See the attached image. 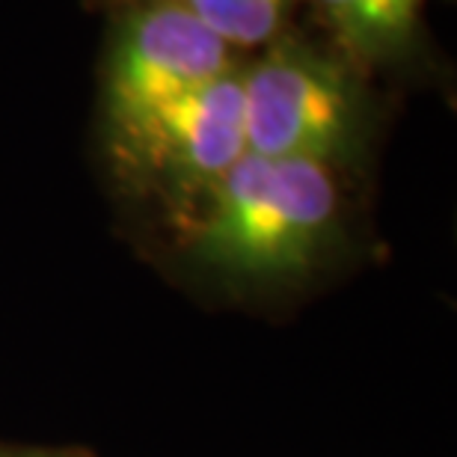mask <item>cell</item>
I'll return each instance as SVG.
<instances>
[{"instance_id": "obj_1", "label": "cell", "mask_w": 457, "mask_h": 457, "mask_svg": "<svg viewBox=\"0 0 457 457\" xmlns=\"http://www.w3.org/2000/svg\"><path fill=\"white\" fill-rule=\"evenodd\" d=\"M190 244L205 264L246 279L309 270L339 223L330 167L246 152L203 194Z\"/></svg>"}, {"instance_id": "obj_2", "label": "cell", "mask_w": 457, "mask_h": 457, "mask_svg": "<svg viewBox=\"0 0 457 457\" xmlns=\"http://www.w3.org/2000/svg\"><path fill=\"white\" fill-rule=\"evenodd\" d=\"M246 152L330 167L365 125L362 71L336 48L282 30L241 69Z\"/></svg>"}, {"instance_id": "obj_4", "label": "cell", "mask_w": 457, "mask_h": 457, "mask_svg": "<svg viewBox=\"0 0 457 457\" xmlns=\"http://www.w3.org/2000/svg\"><path fill=\"white\" fill-rule=\"evenodd\" d=\"M241 69L111 131L125 170L176 194H205L246 154Z\"/></svg>"}, {"instance_id": "obj_6", "label": "cell", "mask_w": 457, "mask_h": 457, "mask_svg": "<svg viewBox=\"0 0 457 457\" xmlns=\"http://www.w3.org/2000/svg\"><path fill=\"white\" fill-rule=\"evenodd\" d=\"M237 54L264 48L286 30L297 0H179Z\"/></svg>"}, {"instance_id": "obj_5", "label": "cell", "mask_w": 457, "mask_h": 457, "mask_svg": "<svg viewBox=\"0 0 457 457\" xmlns=\"http://www.w3.org/2000/svg\"><path fill=\"white\" fill-rule=\"evenodd\" d=\"M336 51L365 69H401L422 60V0H312Z\"/></svg>"}, {"instance_id": "obj_7", "label": "cell", "mask_w": 457, "mask_h": 457, "mask_svg": "<svg viewBox=\"0 0 457 457\" xmlns=\"http://www.w3.org/2000/svg\"><path fill=\"white\" fill-rule=\"evenodd\" d=\"M116 9H122V6H134V4H154V0H113Z\"/></svg>"}, {"instance_id": "obj_3", "label": "cell", "mask_w": 457, "mask_h": 457, "mask_svg": "<svg viewBox=\"0 0 457 457\" xmlns=\"http://www.w3.org/2000/svg\"><path fill=\"white\" fill-rule=\"evenodd\" d=\"M241 66L244 54L228 48L179 0L116 9L104 62L107 125L119 131Z\"/></svg>"}]
</instances>
